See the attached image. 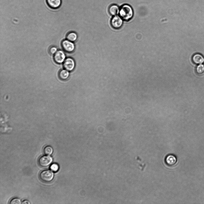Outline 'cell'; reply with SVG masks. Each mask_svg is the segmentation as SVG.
<instances>
[{"label": "cell", "instance_id": "6da1fadb", "mask_svg": "<svg viewBox=\"0 0 204 204\" xmlns=\"http://www.w3.org/2000/svg\"><path fill=\"white\" fill-rule=\"evenodd\" d=\"M119 14L123 20L128 21L131 19L133 16V9L128 4H123L120 7Z\"/></svg>", "mask_w": 204, "mask_h": 204}, {"label": "cell", "instance_id": "7a4b0ae2", "mask_svg": "<svg viewBox=\"0 0 204 204\" xmlns=\"http://www.w3.org/2000/svg\"><path fill=\"white\" fill-rule=\"evenodd\" d=\"M54 174L51 170H46L42 171L39 174L40 180L45 182H51L53 179Z\"/></svg>", "mask_w": 204, "mask_h": 204}, {"label": "cell", "instance_id": "3957f363", "mask_svg": "<svg viewBox=\"0 0 204 204\" xmlns=\"http://www.w3.org/2000/svg\"><path fill=\"white\" fill-rule=\"evenodd\" d=\"M52 161L53 159L49 155H44L39 158L38 163L40 166L45 167L49 166Z\"/></svg>", "mask_w": 204, "mask_h": 204}, {"label": "cell", "instance_id": "277c9868", "mask_svg": "<svg viewBox=\"0 0 204 204\" xmlns=\"http://www.w3.org/2000/svg\"><path fill=\"white\" fill-rule=\"evenodd\" d=\"M123 19L118 15L113 16L111 20V24L115 29H119L122 26L123 24Z\"/></svg>", "mask_w": 204, "mask_h": 204}, {"label": "cell", "instance_id": "5b68a950", "mask_svg": "<svg viewBox=\"0 0 204 204\" xmlns=\"http://www.w3.org/2000/svg\"><path fill=\"white\" fill-rule=\"evenodd\" d=\"M62 46L63 49L66 52L71 53L75 50V46L72 42L68 39L63 40L62 43Z\"/></svg>", "mask_w": 204, "mask_h": 204}, {"label": "cell", "instance_id": "8992f818", "mask_svg": "<svg viewBox=\"0 0 204 204\" xmlns=\"http://www.w3.org/2000/svg\"><path fill=\"white\" fill-rule=\"evenodd\" d=\"M75 66L74 60L71 58H68L64 62L63 66L65 69L69 71H72Z\"/></svg>", "mask_w": 204, "mask_h": 204}, {"label": "cell", "instance_id": "52a82bcc", "mask_svg": "<svg viewBox=\"0 0 204 204\" xmlns=\"http://www.w3.org/2000/svg\"><path fill=\"white\" fill-rule=\"evenodd\" d=\"M66 56L64 52L61 50H59L54 54V59L55 62L57 63H63L65 59Z\"/></svg>", "mask_w": 204, "mask_h": 204}, {"label": "cell", "instance_id": "ba28073f", "mask_svg": "<svg viewBox=\"0 0 204 204\" xmlns=\"http://www.w3.org/2000/svg\"><path fill=\"white\" fill-rule=\"evenodd\" d=\"M46 3L48 6L53 9L59 8L62 4V0H46Z\"/></svg>", "mask_w": 204, "mask_h": 204}, {"label": "cell", "instance_id": "9c48e42d", "mask_svg": "<svg viewBox=\"0 0 204 204\" xmlns=\"http://www.w3.org/2000/svg\"><path fill=\"white\" fill-rule=\"evenodd\" d=\"M192 61L194 64L196 65L203 64L204 62V57L200 53H196L193 55Z\"/></svg>", "mask_w": 204, "mask_h": 204}, {"label": "cell", "instance_id": "30bf717a", "mask_svg": "<svg viewBox=\"0 0 204 204\" xmlns=\"http://www.w3.org/2000/svg\"><path fill=\"white\" fill-rule=\"evenodd\" d=\"M177 159L175 156L172 154L167 155L165 159V162L168 165L172 166L177 162Z\"/></svg>", "mask_w": 204, "mask_h": 204}, {"label": "cell", "instance_id": "8fae6325", "mask_svg": "<svg viewBox=\"0 0 204 204\" xmlns=\"http://www.w3.org/2000/svg\"><path fill=\"white\" fill-rule=\"evenodd\" d=\"M120 7L115 4H113L110 6L108 8V11L111 15L114 16L119 14Z\"/></svg>", "mask_w": 204, "mask_h": 204}, {"label": "cell", "instance_id": "7c38bea8", "mask_svg": "<svg viewBox=\"0 0 204 204\" xmlns=\"http://www.w3.org/2000/svg\"><path fill=\"white\" fill-rule=\"evenodd\" d=\"M59 76L61 79L63 80H66L69 76V71L65 69L62 70L59 72Z\"/></svg>", "mask_w": 204, "mask_h": 204}, {"label": "cell", "instance_id": "4fadbf2b", "mask_svg": "<svg viewBox=\"0 0 204 204\" xmlns=\"http://www.w3.org/2000/svg\"><path fill=\"white\" fill-rule=\"evenodd\" d=\"M77 37L76 33L73 32H70L67 36V39L73 42L77 40Z\"/></svg>", "mask_w": 204, "mask_h": 204}, {"label": "cell", "instance_id": "5bb4252c", "mask_svg": "<svg viewBox=\"0 0 204 204\" xmlns=\"http://www.w3.org/2000/svg\"><path fill=\"white\" fill-rule=\"evenodd\" d=\"M44 154L47 155H51L53 153V149L52 147L49 145L45 146L43 150Z\"/></svg>", "mask_w": 204, "mask_h": 204}, {"label": "cell", "instance_id": "9a60e30c", "mask_svg": "<svg viewBox=\"0 0 204 204\" xmlns=\"http://www.w3.org/2000/svg\"><path fill=\"white\" fill-rule=\"evenodd\" d=\"M195 71L197 74H202L204 72V65L203 64L198 65L196 68Z\"/></svg>", "mask_w": 204, "mask_h": 204}, {"label": "cell", "instance_id": "2e32d148", "mask_svg": "<svg viewBox=\"0 0 204 204\" xmlns=\"http://www.w3.org/2000/svg\"><path fill=\"white\" fill-rule=\"evenodd\" d=\"M50 168L52 171L56 172L59 170V166L58 164L54 163L50 165Z\"/></svg>", "mask_w": 204, "mask_h": 204}, {"label": "cell", "instance_id": "e0dca14e", "mask_svg": "<svg viewBox=\"0 0 204 204\" xmlns=\"http://www.w3.org/2000/svg\"><path fill=\"white\" fill-rule=\"evenodd\" d=\"M10 204H21L22 203L20 199L17 198H15L12 199L10 201Z\"/></svg>", "mask_w": 204, "mask_h": 204}, {"label": "cell", "instance_id": "ac0fdd59", "mask_svg": "<svg viewBox=\"0 0 204 204\" xmlns=\"http://www.w3.org/2000/svg\"><path fill=\"white\" fill-rule=\"evenodd\" d=\"M49 52L52 54H54L57 51V48L55 47H52L49 49Z\"/></svg>", "mask_w": 204, "mask_h": 204}, {"label": "cell", "instance_id": "d6986e66", "mask_svg": "<svg viewBox=\"0 0 204 204\" xmlns=\"http://www.w3.org/2000/svg\"><path fill=\"white\" fill-rule=\"evenodd\" d=\"M22 204H30V203L27 200H24L22 203Z\"/></svg>", "mask_w": 204, "mask_h": 204}]
</instances>
